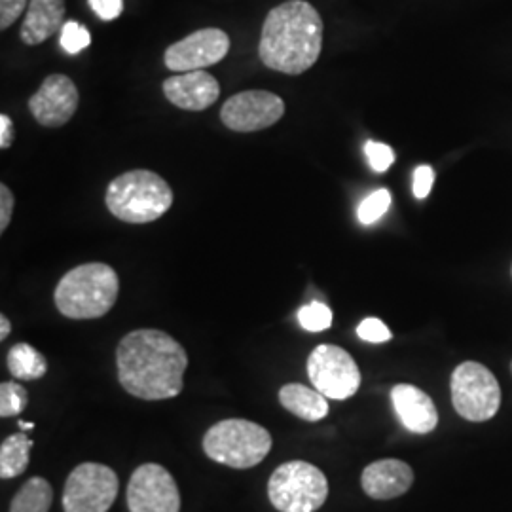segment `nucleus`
I'll return each mask as SVG.
<instances>
[{
    "label": "nucleus",
    "mask_w": 512,
    "mask_h": 512,
    "mask_svg": "<svg viewBox=\"0 0 512 512\" xmlns=\"http://www.w3.org/2000/svg\"><path fill=\"white\" fill-rule=\"evenodd\" d=\"M10 332H12V325H10L8 317L0 315V340H6L10 336Z\"/></svg>",
    "instance_id": "473e14b6"
},
{
    "label": "nucleus",
    "mask_w": 512,
    "mask_h": 512,
    "mask_svg": "<svg viewBox=\"0 0 512 512\" xmlns=\"http://www.w3.org/2000/svg\"><path fill=\"white\" fill-rule=\"evenodd\" d=\"M298 323L308 332H323L332 325V311L323 302H311L298 310Z\"/></svg>",
    "instance_id": "5701e85b"
},
{
    "label": "nucleus",
    "mask_w": 512,
    "mask_h": 512,
    "mask_svg": "<svg viewBox=\"0 0 512 512\" xmlns=\"http://www.w3.org/2000/svg\"><path fill=\"white\" fill-rule=\"evenodd\" d=\"M357 336L370 344H384L393 338L391 330L385 327L384 321L376 317H368L365 321H361V325L357 327Z\"/></svg>",
    "instance_id": "bb28decb"
},
{
    "label": "nucleus",
    "mask_w": 512,
    "mask_h": 512,
    "mask_svg": "<svg viewBox=\"0 0 512 512\" xmlns=\"http://www.w3.org/2000/svg\"><path fill=\"white\" fill-rule=\"evenodd\" d=\"M452 403L463 420L482 423L495 418L501 406V387L490 368L475 361L456 366L452 380Z\"/></svg>",
    "instance_id": "0eeeda50"
},
{
    "label": "nucleus",
    "mask_w": 512,
    "mask_h": 512,
    "mask_svg": "<svg viewBox=\"0 0 512 512\" xmlns=\"http://www.w3.org/2000/svg\"><path fill=\"white\" fill-rule=\"evenodd\" d=\"M19 429H21V431H31V429H35V423H31V421H19Z\"/></svg>",
    "instance_id": "72a5a7b5"
},
{
    "label": "nucleus",
    "mask_w": 512,
    "mask_h": 512,
    "mask_svg": "<svg viewBox=\"0 0 512 512\" xmlns=\"http://www.w3.org/2000/svg\"><path fill=\"white\" fill-rule=\"evenodd\" d=\"M268 497L279 512H315L329 497V480L319 467L296 459L275 469Z\"/></svg>",
    "instance_id": "423d86ee"
},
{
    "label": "nucleus",
    "mask_w": 512,
    "mask_h": 512,
    "mask_svg": "<svg viewBox=\"0 0 512 512\" xmlns=\"http://www.w3.org/2000/svg\"><path fill=\"white\" fill-rule=\"evenodd\" d=\"M118 291L120 279L112 266L88 262L61 277L55 287V306L69 319H99L114 308Z\"/></svg>",
    "instance_id": "7ed1b4c3"
},
{
    "label": "nucleus",
    "mask_w": 512,
    "mask_h": 512,
    "mask_svg": "<svg viewBox=\"0 0 512 512\" xmlns=\"http://www.w3.org/2000/svg\"><path fill=\"white\" fill-rule=\"evenodd\" d=\"M129 512H179L181 494L171 473L158 463L135 469L128 484Z\"/></svg>",
    "instance_id": "9d476101"
},
{
    "label": "nucleus",
    "mask_w": 512,
    "mask_h": 512,
    "mask_svg": "<svg viewBox=\"0 0 512 512\" xmlns=\"http://www.w3.org/2000/svg\"><path fill=\"white\" fill-rule=\"evenodd\" d=\"M105 203L110 215L122 222L148 224L171 209L173 190L158 173L135 169L122 173L109 184Z\"/></svg>",
    "instance_id": "20e7f679"
},
{
    "label": "nucleus",
    "mask_w": 512,
    "mask_h": 512,
    "mask_svg": "<svg viewBox=\"0 0 512 512\" xmlns=\"http://www.w3.org/2000/svg\"><path fill=\"white\" fill-rule=\"evenodd\" d=\"M272 450V435L255 421L222 420L207 429L203 452L207 458L232 469H251Z\"/></svg>",
    "instance_id": "39448f33"
},
{
    "label": "nucleus",
    "mask_w": 512,
    "mask_h": 512,
    "mask_svg": "<svg viewBox=\"0 0 512 512\" xmlns=\"http://www.w3.org/2000/svg\"><path fill=\"white\" fill-rule=\"evenodd\" d=\"M59 44L67 54H80L82 50H86L92 44V37L86 27H82L74 19H69V21H65V25L61 29Z\"/></svg>",
    "instance_id": "393cba45"
},
{
    "label": "nucleus",
    "mask_w": 512,
    "mask_h": 512,
    "mask_svg": "<svg viewBox=\"0 0 512 512\" xmlns=\"http://www.w3.org/2000/svg\"><path fill=\"white\" fill-rule=\"evenodd\" d=\"M511 372H512V363H511Z\"/></svg>",
    "instance_id": "f704fd0d"
},
{
    "label": "nucleus",
    "mask_w": 512,
    "mask_h": 512,
    "mask_svg": "<svg viewBox=\"0 0 512 512\" xmlns=\"http://www.w3.org/2000/svg\"><path fill=\"white\" fill-rule=\"evenodd\" d=\"M164 95L169 103L179 109L200 112L217 103L220 84L207 71L179 73L164 80Z\"/></svg>",
    "instance_id": "4468645a"
},
{
    "label": "nucleus",
    "mask_w": 512,
    "mask_h": 512,
    "mask_svg": "<svg viewBox=\"0 0 512 512\" xmlns=\"http://www.w3.org/2000/svg\"><path fill=\"white\" fill-rule=\"evenodd\" d=\"M511 274H512V268H511Z\"/></svg>",
    "instance_id": "c9c22d12"
},
{
    "label": "nucleus",
    "mask_w": 512,
    "mask_h": 512,
    "mask_svg": "<svg viewBox=\"0 0 512 512\" xmlns=\"http://www.w3.org/2000/svg\"><path fill=\"white\" fill-rule=\"evenodd\" d=\"M80 105V93L65 74H50L29 99L33 118L44 128H61L73 120Z\"/></svg>",
    "instance_id": "ddd939ff"
},
{
    "label": "nucleus",
    "mask_w": 512,
    "mask_h": 512,
    "mask_svg": "<svg viewBox=\"0 0 512 512\" xmlns=\"http://www.w3.org/2000/svg\"><path fill=\"white\" fill-rule=\"evenodd\" d=\"M414 484V471L401 459H380L365 467L361 486L365 494L378 501L406 494Z\"/></svg>",
    "instance_id": "dca6fc26"
},
{
    "label": "nucleus",
    "mask_w": 512,
    "mask_h": 512,
    "mask_svg": "<svg viewBox=\"0 0 512 512\" xmlns=\"http://www.w3.org/2000/svg\"><path fill=\"white\" fill-rule=\"evenodd\" d=\"M33 446H35V442L29 439L25 433H16V435L2 440V446H0V476L4 480L16 478V476L23 475L27 471Z\"/></svg>",
    "instance_id": "aec40b11"
},
{
    "label": "nucleus",
    "mask_w": 512,
    "mask_h": 512,
    "mask_svg": "<svg viewBox=\"0 0 512 512\" xmlns=\"http://www.w3.org/2000/svg\"><path fill=\"white\" fill-rule=\"evenodd\" d=\"M118 475L103 463H82L65 482V512H109L118 497Z\"/></svg>",
    "instance_id": "1a4fd4ad"
},
{
    "label": "nucleus",
    "mask_w": 512,
    "mask_h": 512,
    "mask_svg": "<svg viewBox=\"0 0 512 512\" xmlns=\"http://www.w3.org/2000/svg\"><path fill=\"white\" fill-rule=\"evenodd\" d=\"M365 154L366 158H368V164L376 173H385L395 162L393 148L385 145V143L368 141L365 145Z\"/></svg>",
    "instance_id": "a878e982"
},
{
    "label": "nucleus",
    "mask_w": 512,
    "mask_h": 512,
    "mask_svg": "<svg viewBox=\"0 0 512 512\" xmlns=\"http://www.w3.org/2000/svg\"><path fill=\"white\" fill-rule=\"evenodd\" d=\"M391 205V194L387 188H380L376 192H372L370 196H366L365 200L359 205V211H357V217L359 220L368 226V224H374L378 220L384 217Z\"/></svg>",
    "instance_id": "b1692460"
},
{
    "label": "nucleus",
    "mask_w": 512,
    "mask_h": 512,
    "mask_svg": "<svg viewBox=\"0 0 512 512\" xmlns=\"http://www.w3.org/2000/svg\"><path fill=\"white\" fill-rule=\"evenodd\" d=\"M65 25V0H29L19 37L27 46H38L61 33Z\"/></svg>",
    "instance_id": "f3484780"
},
{
    "label": "nucleus",
    "mask_w": 512,
    "mask_h": 512,
    "mask_svg": "<svg viewBox=\"0 0 512 512\" xmlns=\"http://www.w3.org/2000/svg\"><path fill=\"white\" fill-rule=\"evenodd\" d=\"M279 403L300 420L321 421L329 416L327 397L306 385H283L279 389Z\"/></svg>",
    "instance_id": "a211bd4d"
},
{
    "label": "nucleus",
    "mask_w": 512,
    "mask_h": 512,
    "mask_svg": "<svg viewBox=\"0 0 512 512\" xmlns=\"http://www.w3.org/2000/svg\"><path fill=\"white\" fill-rule=\"evenodd\" d=\"M54 501L52 486L46 478H29L12 499L10 512H50Z\"/></svg>",
    "instance_id": "412c9836"
},
{
    "label": "nucleus",
    "mask_w": 512,
    "mask_h": 512,
    "mask_svg": "<svg viewBox=\"0 0 512 512\" xmlns=\"http://www.w3.org/2000/svg\"><path fill=\"white\" fill-rule=\"evenodd\" d=\"M29 8V0H0V29L6 31Z\"/></svg>",
    "instance_id": "cd10ccee"
},
{
    "label": "nucleus",
    "mask_w": 512,
    "mask_h": 512,
    "mask_svg": "<svg viewBox=\"0 0 512 512\" xmlns=\"http://www.w3.org/2000/svg\"><path fill=\"white\" fill-rule=\"evenodd\" d=\"M95 16L103 21H114L124 12V0H88Z\"/></svg>",
    "instance_id": "c756f323"
},
{
    "label": "nucleus",
    "mask_w": 512,
    "mask_h": 512,
    "mask_svg": "<svg viewBox=\"0 0 512 512\" xmlns=\"http://www.w3.org/2000/svg\"><path fill=\"white\" fill-rule=\"evenodd\" d=\"M391 403L404 429L416 435H427L439 425V410L433 399L410 384L395 385L391 389Z\"/></svg>",
    "instance_id": "2eb2a0df"
},
{
    "label": "nucleus",
    "mask_w": 512,
    "mask_h": 512,
    "mask_svg": "<svg viewBox=\"0 0 512 512\" xmlns=\"http://www.w3.org/2000/svg\"><path fill=\"white\" fill-rule=\"evenodd\" d=\"M29 403V395L18 382H2L0 385V416L12 418L19 416Z\"/></svg>",
    "instance_id": "4be33fe9"
},
{
    "label": "nucleus",
    "mask_w": 512,
    "mask_h": 512,
    "mask_svg": "<svg viewBox=\"0 0 512 512\" xmlns=\"http://www.w3.org/2000/svg\"><path fill=\"white\" fill-rule=\"evenodd\" d=\"M285 114L279 95L266 90H249L232 95L220 109L222 124L238 133L272 128Z\"/></svg>",
    "instance_id": "9b49d317"
},
{
    "label": "nucleus",
    "mask_w": 512,
    "mask_h": 512,
    "mask_svg": "<svg viewBox=\"0 0 512 512\" xmlns=\"http://www.w3.org/2000/svg\"><path fill=\"white\" fill-rule=\"evenodd\" d=\"M323 19L306 0H289L270 10L258 42L260 61L277 73H306L323 50Z\"/></svg>",
    "instance_id": "f03ea898"
},
{
    "label": "nucleus",
    "mask_w": 512,
    "mask_h": 512,
    "mask_svg": "<svg viewBox=\"0 0 512 512\" xmlns=\"http://www.w3.org/2000/svg\"><path fill=\"white\" fill-rule=\"evenodd\" d=\"M6 365L10 374L16 380H23V382H33V380H40L46 376L48 372V361L46 357L33 348L31 344H16L8 351L6 357Z\"/></svg>",
    "instance_id": "6ab92c4d"
},
{
    "label": "nucleus",
    "mask_w": 512,
    "mask_h": 512,
    "mask_svg": "<svg viewBox=\"0 0 512 512\" xmlns=\"http://www.w3.org/2000/svg\"><path fill=\"white\" fill-rule=\"evenodd\" d=\"M14 122L8 114H0V148L12 147L14 143Z\"/></svg>",
    "instance_id": "2f4dec72"
},
{
    "label": "nucleus",
    "mask_w": 512,
    "mask_h": 512,
    "mask_svg": "<svg viewBox=\"0 0 512 512\" xmlns=\"http://www.w3.org/2000/svg\"><path fill=\"white\" fill-rule=\"evenodd\" d=\"M230 52V37L217 27H205L171 44L164 54L165 67L173 73L202 71L220 63Z\"/></svg>",
    "instance_id": "f8f14e48"
},
{
    "label": "nucleus",
    "mask_w": 512,
    "mask_h": 512,
    "mask_svg": "<svg viewBox=\"0 0 512 512\" xmlns=\"http://www.w3.org/2000/svg\"><path fill=\"white\" fill-rule=\"evenodd\" d=\"M435 183V171L431 165H420L414 173V184H412V190H414V196L418 200H425L433 188Z\"/></svg>",
    "instance_id": "c85d7f7f"
},
{
    "label": "nucleus",
    "mask_w": 512,
    "mask_h": 512,
    "mask_svg": "<svg viewBox=\"0 0 512 512\" xmlns=\"http://www.w3.org/2000/svg\"><path fill=\"white\" fill-rule=\"evenodd\" d=\"M118 380L129 395L143 401L173 399L183 391L188 355L164 330L126 334L116 349Z\"/></svg>",
    "instance_id": "f257e3e1"
},
{
    "label": "nucleus",
    "mask_w": 512,
    "mask_h": 512,
    "mask_svg": "<svg viewBox=\"0 0 512 512\" xmlns=\"http://www.w3.org/2000/svg\"><path fill=\"white\" fill-rule=\"evenodd\" d=\"M311 385L327 399L346 401L361 387V370L346 349L321 344L308 357Z\"/></svg>",
    "instance_id": "6e6552de"
},
{
    "label": "nucleus",
    "mask_w": 512,
    "mask_h": 512,
    "mask_svg": "<svg viewBox=\"0 0 512 512\" xmlns=\"http://www.w3.org/2000/svg\"><path fill=\"white\" fill-rule=\"evenodd\" d=\"M14 194L6 184H0V232L4 234L8 230V224L12 220V213H14Z\"/></svg>",
    "instance_id": "7c9ffc66"
}]
</instances>
